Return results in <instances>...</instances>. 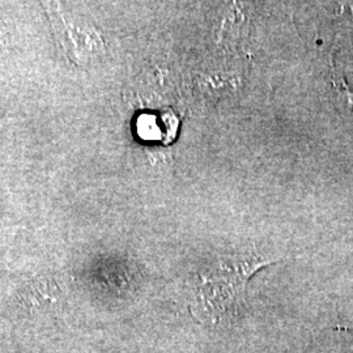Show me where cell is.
I'll return each instance as SVG.
<instances>
[{
  "label": "cell",
  "instance_id": "cell-1",
  "mask_svg": "<svg viewBox=\"0 0 353 353\" xmlns=\"http://www.w3.org/2000/svg\"><path fill=\"white\" fill-rule=\"evenodd\" d=\"M274 262L252 252L220 255L201 265L191 280L192 313L210 325H221L240 316L246 307L249 280Z\"/></svg>",
  "mask_w": 353,
  "mask_h": 353
},
{
  "label": "cell",
  "instance_id": "cell-3",
  "mask_svg": "<svg viewBox=\"0 0 353 353\" xmlns=\"http://www.w3.org/2000/svg\"><path fill=\"white\" fill-rule=\"evenodd\" d=\"M332 80H334L335 88L341 92V97L345 100L350 110L353 113V90H351V88L345 84L344 77L339 72L338 67H335V65H332Z\"/></svg>",
  "mask_w": 353,
  "mask_h": 353
},
{
  "label": "cell",
  "instance_id": "cell-2",
  "mask_svg": "<svg viewBox=\"0 0 353 353\" xmlns=\"http://www.w3.org/2000/svg\"><path fill=\"white\" fill-rule=\"evenodd\" d=\"M50 19L64 50L74 59H90L99 49H101V41L94 29L92 30L88 26H75L74 21L65 20L63 14L54 13L50 14Z\"/></svg>",
  "mask_w": 353,
  "mask_h": 353
}]
</instances>
